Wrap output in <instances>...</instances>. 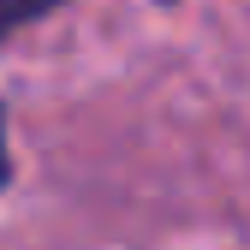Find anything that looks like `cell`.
<instances>
[{
	"label": "cell",
	"instance_id": "7a4b0ae2",
	"mask_svg": "<svg viewBox=\"0 0 250 250\" xmlns=\"http://www.w3.org/2000/svg\"><path fill=\"white\" fill-rule=\"evenodd\" d=\"M12 185V155H6V107H0V191Z\"/></svg>",
	"mask_w": 250,
	"mask_h": 250
},
{
	"label": "cell",
	"instance_id": "6da1fadb",
	"mask_svg": "<svg viewBox=\"0 0 250 250\" xmlns=\"http://www.w3.org/2000/svg\"><path fill=\"white\" fill-rule=\"evenodd\" d=\"M66 0H0V42H12L18 30H30V24H42L48 12H60Z\"/></svg>",
	"mask_w": 250,
	"mask_h": 250
}]
</instances>
